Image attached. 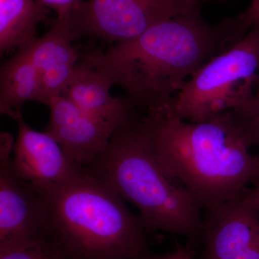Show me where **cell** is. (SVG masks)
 Returning <instances> with one entry per match:
<instances>
[{"instance_id":"cell-1","label":"cell","mask_w":259,"mask_h":259,"mask_svg":"<svg viewBox=\"0 0 259 259\" xmlns=\"http://www.w3.org/2000/svg\"><path fill=\"white\" fill-rule=\"evenodd\" d=\"M236 28V18L205 23L199 8L83 59L112 86L123 88L136 109L147 111L167 106L188 76L233 47Z\"/></svg>"},{"instance_id":"cell-2","label":"cell","mask_w":259,"mask_h":259,"mask_svg":"<svg viewBox=\"0 0 259 259\" xmlns=\"http://www.w3.org/2000/svg\"><path fill=\"white\" fill-rule=\"evenodd\" d=\"M160 161L204 209L236 200L259 180V155L234 110L187 122L165 107L141 116Z\"/></svg>"},{"instance_id":"cell-3","label":"cell","mask_w":259,"mask_h":259,"mask_svg":"<svg viewBox=\"0 0 259 259\" xmlns=\"http://www.w3.org/2000/svg\"><path fill=\"white\" fill-rule=\"evenodd\" d=\"M47 207L48 236L65 259H144L147 231L107 182L83 168L56 185H34Z\"/></svg>"},{"instance_id":"cell-4","label":"cell","mask_w":259,"mask_h":259,"mask_svg":"<svg viewBox=\"0 0 259 259\" xmlns=\"http://www.w3.org/2000/svg\"><path fill=\"white\" fill-rule=\"evenodd\" d=\"M84 168L137 207L147 232L200 242L202 207L160 161L141 117L134 114L116 130L105 152Z\"/></svg>"},{"instance_id":"cell-5","label":"cell","mask_w":259,"mask_h":259,"mask_svg":"<svg viewBox=\"0 0 259 259\" xmlns=\"http://www.w3.org/2000/svg\"><path fill=\"white\" fill-rule=\"evenodd\" d=\"M259 80V22L240 41L197 70L171 99L167 111L200 122L248 105Z\"/></svg>"},{"instance_id":"cell-6","label":"cell","mask_w":259,"mask_h":259,"mask_svg":"<svg viewBox=\"0 0 259 259\" xmlns=\"http://www.w3.org/2000/svg\"><path fill=\"white\" fill-rule=\"evenodd\" d=\"M199 8L198 0H88L69 17V23L76 40L89 36L114 44Z\"/></svg>"},{"instance_id":"cell-7","label":"cell","mask_w":259,"mask_h":259,"mask_svg":"<svg viewBox=\"0 0 259 259\" xmlns=\"http://www.w3.org/2000/svg\"><path fill=\"white\" fill-rule=\"evenodd\" d=\"M11 134H0V249L49 238L45 201L31 184L12 168Z\"/></svg>"},{"instance_id":"cell-8","label":"cell","mask_w":259,"mask_h":259,"mask_svg":"<svg viewBox=\"0 0 259 259\" xmlns=\"http://www.w3.org/2000/svg\"><path fill=\"white\" fill-rule=\"evenodd\" d=\"M197 259H259V214L239 200L205 209Z\"/></svg>"},{"instance_id":"cell-9","label":"cell","mask_w":259,"mask_h":259,"mask_svg":"<svg viewBox=\"0 0 259 259\" xmlns=\"http://www.w3.org/2000/svg\"><path fill=\"white\" fill-rule=\"evenodd\" d=\"M51 115L48 134L60 144L71 161L87 167L102 156L118 127L83 113L64 97L49 100Z\"/></svg>"},{"instance_id":"cell-10","label":"cell","mask_w":259,"mask_h":259,"mask_svg":"<svg viewBox=\"0 0 259 259\" xmlns=\"http://www.w3.org/2000/svg\"><path fill=\"white\" fill-rule=\"evenodd\" d=\"M17 122L18 135L12 168L20 180L34 185H56L82 169L68 158L50 134L32 129L23 117Z\"/></svg>"},{"instance_id":"cell-11","label":"cell","mask_w":259,"mask_h":259,"mask_svg":"<svg viewBox=\"0 0 259 259\" xmlns=\"http://www.w3.org/2000/svg\"><path fill=\"white\" fill-rule=\"evenodd\" d=\"M74 40L67 19L57 18L44 36L23 49L38 74L40 103L48 105L69 82L80 59L79 49L73 47Z\"/></svg>"},{"instance_id":"cell-12","label":"cell","mask_w":259,"mask_h":259,"mask_svg":"<svg viewBox=\"0 0 259 259\" xmlns=\"http://www.w3.org/2000/svg\"><path fill=\"white\" fill-rule=\"evenodd\" d=\"M112 87L82 59L75 67L61 96L90 117L120 127L128 122L136 108L127 97L111 96Z\"/></svg>"},{"instance_id":"cell-13","label":"cell","mask_w":259,"mask_h":259,"mask_svg":"<svg viewBox=\"0 0 259 259\" xmlns=\"http://www.w3.org/2000/svg\"><path fill=\"white\" fill-rule=\"evenodd\" d=\"M28 101L40 102V81L35 65L21 49L2 64L0 112L18 121L22 118V106Z\"/></svg>"},{"instance_id":"cell-14","label":"cell","mask_w":259,"mask_h":259,"mask_svg":"<svg viewBox=\"0 0 259 259\" xmlns=\"http://www.w3.org/2000/svg\"><path fill=\"white\" fill-rule=\"evenodd\" d=\"M49 10L34 0H0V54L25 49L36 39Z\"/></svg>"},{"instance_id":"cell-15","label":"cell","mask_w":259,"mask_h":259,"mask_svg":"<svg viewBox=\"0 0 259 259\" xmlns=\"http://www.w3.org/2000/svg\"><path fill=\"white\" fill-rule=\"evenodd\" d=\"M0 259H65L49 238L12 248L0 249Z\"/></svg>"},{"instance_id":"cell-16","label":"cell","mask_w":259,"mask_h":259,"mask_svg":"<svg viewBox=\"0 0 259 259\" xmlns=\"http://www.w3.org/2000/svg\"><path fill=\"white\" fill-rule=\"evenodd\" d=\"M234 112L241 121L251 146H259V80L251 102Z\"/></svg>"},{"instance_id":"cell-17","label":"cell","mask_w":259,"mask_h":259,"mask_svg":"<svg viewBox=\"0 0 259 259\" xmlns=\"http://www.w3.org/2000/svg\"><path fill=\"white\" fill-rule=\"evenodd\" d=\"M237 28L234 35L235 42H238L259 22V0H252L249 8L236 18Z\"/></svg>"},{"instance_id":"cell-18","label":"cell","mask_w":259,"mask_h":259,"mask_svg":"<svg viewBox=\"0 0 259 259\" xmlns=\"http://www.w3.org/2000/svg\"><path fill=\"white\" fill-rule=\"evenodd\" d=\"M47 8L55 10L59 19L68 18L73 14L80 5L82 0H37Z\"/></svg>"},{"instance_id":"cell-19","label":"cell","mask_w":259,"mask_h":259,"mask_svg":"<svg viewBox=\"0 0 259 259\" xmlns=\"http://www.w3.org/2000/svg\"><path fill=\"white\" fill-rule=\"evenodd\" d=\"M238 200L245 207L259 214V180L253 184V188L247 189Z\"/></svg>"},{"instance_id":"cell-20","label":"cell","mask_w":259,"mask_h":259,"mask_svg":"<svg viewBox=\"0 0 259 259\" xmlns=\"http://www.w3.org/2000/svg\"><path fill=\"white\" fill-rule=\"evenodd\" d=\"M196 252L193 245H177V249L173 253L160 255V256H151L146 255L144 259H194Z\"/></svg>"}]
</instances>
